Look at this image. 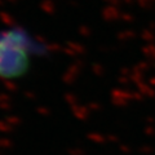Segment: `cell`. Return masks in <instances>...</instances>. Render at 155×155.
<instances>
[{
    "mask_svg": "<svg viewBox=\"0 0 155 155\" xmlns=\"http://www.w3.org/2000/svg\"><path fill=\"white\" fill-rule=\"evenodd\" d=\"M52 47L22 23L0 26V80H23L39 61L51 56Z\"/></svg>",
    "mask_w": 155,
    "mask_h": 155,
    "instance_id": "obj_1",
    "label": "cell"
}]
</instances>
